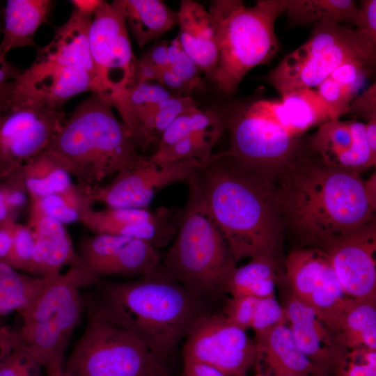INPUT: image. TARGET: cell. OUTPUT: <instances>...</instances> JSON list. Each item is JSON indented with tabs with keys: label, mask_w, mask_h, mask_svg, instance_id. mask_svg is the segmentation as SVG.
<instances>
[{
	"label": "cell",
	"mask_w": 376,
	"mask_h": 376,
	"mask_svg": "<svg viewBox=\"0 0 376 376\" xmlns=\"http://www.w3.org/2000/svg\"><path fill=\"white\" fill-rule=\"evenodd\" d=\"M310 151L327 166L359 172L375 166L376 157L368 143L365 123L331 120L308 141Z\"/></svg>",
	"instance_id": "ffe728a7"
},
{
	"label": "cell",
	"mask_w": 376,
	"mask_h": 376,
	"mask_svg": "<svg viewBox=\"0 0 376 376\" xmlns=\"http://www.w3.org/2000/svg\"><path fill=\"white\" fill-rule=\"evenodd\" d=\"M260 364L264 363L271 376H314L315 370L297 347L286 324L255 332Z\"/></svg>",
	"instance_id": "603a6c76"
},
{
	"label": "cell",
	"mask_w": 376,
	"mask_h": 376,
	"mask_svg": "<svg viewBox=\"0 0 376 376\" xmlns=\"http://www.w3.org/2000/svg\"><path fill=\"white\" fill-rule=\"evenodd\" d=\"M322 249L350 297L357 301H376L375 219Z\"/></svg>",
	"instance_id": "e0dca14e"
},
{
	"label": "cell",
	"mask_w": 376,
	"mask_h": 376,
	"mask_svg": "<svg viewBox=\"0 0 376 376\" xmlns=\"http://www.w3.org/2000/svg\"><path fill=\"white\" fill-rule=\"evenodd\" d=\"M185 376H224L215 368L199 361L184 360Z\"/></svg>",
	"instance_id": "f5cc1de1"
},
{
	"label": "cell",
	"mask_w": 376,
	"mask_h": 376,
	"mask_svg": "<svg viewBox=\"0 0 376 376\" xmlns=\"http://www.w3.org/2000/svg\"><path fill=\"white\" fill-rule=\"evenodd\" d=\"M6 180L21 185L31 201L59 193L73 185L69 173L47 150L30 159L17 174Z\"/></svg>",
	"instance_id": "484cf974"
},
{
	"label": "cell",
	"mask_w": 376,
	"mask_h": 376,
	"mask_svg": "<svg viewBox=\"0 0 376 376\" xmlns=\"http://www.w3.org/2000/svg\"><path fill=\"white\" fill-rule=\"evenodd\" d=\"M158 82L176 95L187 96L191 93L186 83L169 67L161 70Z\"/></svg>",
	"instance_id": "7dc6e473"
},
{
	"label": "cell",
	"mask_w": 376,
	"mask_h": 376,
	"mask_svg": "<svg viewBox=\"0 0 376 376\" xmlns=\"http://www.w3.org/2000/svg\"><path fill=\"white\" fill-rule=\"evenodd\" d=\"M8 219H14L6 205L2 191L0 188V221Z\"/></svg>",
	"instance_id": "94428289"
},
{
	"label": "cell",
	"mask_w": 376,
	"mask_h": 376,
	"mask_svg": "<svg viewBox=\"0 0 376 376\" xmlns=\"http://www.w3.org/2000/svg\"><path fill=\"white\" fill-rule=\"evenodd\" d=\"M83 296L85 311L92 312L135 335L165 359L185 338L203 312L200 301L159 267L137 280H98Z\"/></svg>",
	"instance_id": "277c9868"
},
{
	"label": "cell",
	"mask_w": 376,
	"mask_h": 376,
	"mask_svg": "<svg viewBox=\"0 0 376 376\" xmlns=\"http://www.w3.org/2000/svg\"><path fill=\"white\" fill-rule=\"evenodd\" d=\"M169 68L186 83L191 92L203 88L201 70L184 51L178 61Z\"/></svg>",
	"instance_id": "f6af8a7d"
},
{
	"label": "cell",
	"mask_w": 376,
	"mask_h": 376,
	"mask_svg": "<svg viewBox=\"0 0 376 376\" xmlns=\"http://www.w3.org/2000/svg\"><path fill=\"white\" fill-rule=\"evenodd\" d=\"M168 41H159L150 47L143 56L157 68L164 69L168 67Z\"/></svg>",
	"instance_id": "816d5d0a"
},
{
	"label": "cell",
	"mask_w": 376,
	"mask_h": 376,
	"mask_svg": "<svg viewBox=\"0 0 376 376\" xmlns=\"http://www.w3.org/2000/svg\"><path fill=\"white\" fill-rule=\"evenodd\" d=\"M95 93L82 101L46 149L89 190L107 178L144 163L129 128Z\"/></svg>",
	"instance_id": "5b68a950"
},
{
	"label": "cell",
	"mask_w": 376,
	"mask_h": 376,
	"mask_svg": "<svg viewBox=\"0 0 376 376\" xmlns=\"http://www.w3.org/2000/svg\"><path fill=\"white\" fill-rule=\"evenodd\" d=\"M295 341L313 366L314 376H334L348 351L340 337L293 295L283 306Z\"/></svg>",
	"instance_id": "ac0fdd59"
},
{
	"label": "cell",
	"mask_w": 376,
	"mask_h": 376,
	"mask_svg": "<svg viewBox=\"0 0 376 376\" xmlns=\"http://www.w3.org/2000/svg\"><path fill=\"white\" fill-rule=\"evenodd\" d=\"M375 63L352 61L332 72L318 87L317 93L336 119L347 114L352 100L359 94L366 79L372 75Z\"/></svg>",
	"instance_id": "d4e9b609"
},
{
	"label": "cell",
	"mask_w": 376,
	"mask_h": 376,
	"mask_svg": "<svg viewBox=\"0 0 376 376\" xmlns=\"http://www.w3.org/2000/svg\"><path fill=\"white\" fill-rule=\"evenodd\" d=\"M16 222L13 219L0 221V261L7 264Z\"/></svg>",
	"instance_id": "c3c4849f"
},
{
	"label": "cell",
	"mask_w": 376,
	"mask_h": 376,
	"mask_svg": "<svg viewBox=\"0 0 376 376\" xmlns=\"http://www.w3.org/2000/svg\"><path fill=\"white\" fill-rule=\"evenodd\" d=\"M365 189L372 206L376 208V174L375 171L366 180H364Z\"/></svg>",
	"instance_id": "680465c9"
},
{
	"label": "cell",
	"mask_w": 376,
	"mask_h": 376,
	"mask_svg": "<svg viewBox=\"0 0 376 376\" xmlns=\"http://www.w3.org/2000/svg\"><path fill=\"white\" fill-rule=\"evenodd\" d=\"M358 7L356 29L370 42L376 45V1H361Z\"/></svg>",
	"instance_id": "ee69618b"
},
{
	"label": "cell",
	"mask_w": 376,
	"mask_h": 376,
	"mask_svg": "<svg viewBox=\"0 0 376 376\" xmlns=\"http://www.w3.org/2000/svg\"><path fill=\"white\" fill-rule=\"evenodd\" d=\"M348 114L359 118L366 122L376 118V84L359 93L350 103Z\"/></svg>",
	"instance_id": "7bdbcfd3"
},
{
	"label": "cell",
	"mask_w": 376,
	"mask_h": 376,
	"mask_svg": "<svg viewBox=\"0 0 376 376\" xmlns=\"http://www.w3.org/2000/svg\"><path fill=\"white\" fill-rule=\"evenodd\" d=\"M43 277L41 290L19 313V335L24 347L47 369L63 363L70 339L85 311V302L74 269Z\"/></svg>",
	"instance_id": "30bf717a"
},
{
	"label": "cell",
	"mask_w": 376,
	"mask_h": 376,
	"mask_svg": "<svg viewBox=\"0 0 376 376\" xmlns=\"http://www.w3.org/2000/svg\"><path fill=\"white\" fill-rule=\"evenodd\" d=\"M173 95L160 84L150 81L134 83L127 90L118 111L121 121L131 131L137 148L142 146L141 125L143 119L157 104Z\"/></svg>",
	"instance_id": "d6a6232c"
},
{
	"label": "cell",
	"mask_w": 376,
	"mask_h": 376,
	"mask_svg": "<svg viewBox=\"0 0 376 376\" xmlns=\"http://www.w3.org/2000/svg\"><path fill=\"white\" fill-rule=\"evenodd\" d=\"M0 188L14 218L13 215L26 204L27 194L21 185L9 180L0 182Z\"/></svg>",
	"instance_id": "bcb514c9"
},
{
	"label": "cell",
	"mask_w": 376,
	"mask_h": 376,
	"mask_svg": "<svg viewBox=\"0 0 376 376\" xmlns=\"http://www.w3.org/2000/svg\"><path fill=\"white\" fill-rule=\"evenodd\" d=\"M52 4L49 0L7 1L0 52L6 56L12 49L33 46L34 34L47 22Z\"/></svg>",
	"instance_id": "cb8c5ba5"
},
{
	"label": "cell",
	"mask_w": 376,
	"mask_h": 376,
	"mask_svg": "<svg viewBox=\"0 0 376 376\" xmlns=\"http://www.w3.org/2000/svg\"><path fill=\"white\" fill-rule=\"evenodd\" d=\"M21 72L22 70H19L6 61L0 63V86L5 81L15 78Z\"/></svg>",
	"instance_id": "9f6ffc18"
},
{
	"label": "cell",
	"mask_w": 376,
	"mask_h": 376,
	"mask_svg": "<svg viewBox=\"0 0 376 376\" xmlns=\"http://www.w3.org/2000/svg\"><path fill=\"white\" fill-rule=\"evenodd\" d=\"M28 226L33 231L35 242L26 272L42 277L60 272L70 265L84 275L72 239L63 224L31 207Z\"/></svg>",
	"instance_id": "44dd1931"
},
{
	"label": "cell",
	"mask_w": 376,
	"mask_h": 376,
	"mask_svg": "<svg viewBox=\"0 0 376 376\" xmlns=\"http://www.w3.org/2000/svg\"><path fill=\"white\" fill-rule=\"evenodd\" d=\"M259 299L249 296L231 297L224 306V315L246 330L250 328Z\"/></svg>",
	"instance_id": "b9f144b4"
},
{
	"label": "cell",
	"mask_w": 376,
	"mask_h": 376,
	"mask_svg": "<svg viewBox=\"0 0 376 376\" xmlns=\"http://www.w3.org/2000/svg\"><path fill=\"white\" fill-rule=\"evenodd\" d=\"M329 258L325 251L317 247L297 248L288 255L285 276L292 295L308 302Z\"/></svg>",
	"instance_id": "f1b7e54d"
},
{
	"label": "cell",
	"mask_w": 376,
	"mask_h": 376,
	"mask_svg": "<svg viewBox=\"0 0 376 376\" xmlns=\"http://www.w3.org/2000/svg\"><path fill=\"white\" fill-rule=\"evenodd\" d=\"M126 25L123 0L102 1L88 30L94 71L91 92L117 111L134 83L136 63Z\"/></svg>",
	"instance_id": "4fadbf2b"
},
{
	"label": "cell",
	"mask_w": 376,
	"mask_h": 376,
	"mask_svg": "<svg viewBox=\"0 0 376 376\" xmlns=\"http://www.w3.org/2000/svg\"><path fill=\"white\" fill-rule=\"evenodd\" d=\"M81 337L63 362L72 376H169L165 359L138 337L86 311Z\"/></svg>",
	"instance_id": "8fae6325"
},
{
	"label": "cell",
	"mask_w": 376,
	"mask_h": 376,
	"mask_svg": "<svg viewBox=\"0 0 376 376\" xmlns=\"http://www.w3.org/2000/svg\"><path fill=\"white\" fill-rule=\"evenodd\" d=\"M203 164L194 159L157 163L148 157L144 163L116 174L110 183L87 193L93 203L101 202L109 208H148L160 190L174 183H188Z\"/></svg>",
	"instance_id": "9a60e30c"
},
{
	"label": "cell",
	"mask_w": 376,
	"mask_h": 376,
	"mask_svg": "<svg viewBox=\"0 0 376 376\" xmlns=\"http://www.w3.org/2000/svg\"><path fill=\"white\" fill-rule=\"evenodd\" d=\"M251 376H271V375H268L267 373H262L259 372V373H256V374H255L253 375H251Z\"/></svg>",
	"instance_id": "6125c7cd"
},
{
	"label": "cell",
	"mask_w": 376,
	"mask_h": 376,
	"mask_svg": "<svg viewBox=\"0 0 376 376\" xmlns=\"http://www.w3.org/2000/svg\"><path fill=\"white\" fill-rule=\"evenodd\" d=\"M31 203V207L63 224L79 221L84 210L93 203L86 190L74 184L63 191Z\"/></svg>",
	"instance_id": "d590c367"
},
{
	"label": "cell",
	"mask_w": 376,
	"mask_h": 376,
	"mask_svg": "<svg viewBox=\"0 0 376 376\" xmlns=\"http://www.w3.org/2000/svg\"><path fill=\"white\" fill-rule=\"evenodd\" d=\"M62 109L0 86V182L44 152L66 120Z\"/></svg>",
	"instance_id": "7c38bea8"
},
{
	"label": "cell",
	"mask_w": 376,
	"mask_h": 376,
	"mask_svg": "<svg viewBox=\"0 0 376 376\" xmlns=\"http://www.w3.org/2000/svg\"><path fill=\"white\" fill-rule=\"evenodd\" d=\"M34 242L31 228L16 223L7 265L15 270L26 272L32 258Z\"/></svg>",
	"instance_id": "f35d334b"
},
{
	"label": "cell",
	"mask_w": 376,
	"mask_h": 376,
	"mask_svg": "<svg viewBox=\"0 0 376 376\" xmlns=\"http://www.w3.org/2000/svg\"><path fill=\"white\" fill-rule=\"evenodd\" d=\"M366 134L371 152L376 157V118L365 123Z\"/></svg>",
	"instance_id": "6f0895ef"
},
{
	"label": "cell",
	"mask_w": 376,
	"mask_h": 376,
	"mask_svg": "<svg viewBox=\"0 0 376 376\" xmlns=\"http://www.w3.org/2000/svg\"><path fill=\"white\" fill-rule=\"evenodd\" d=\"M162 70L142 56L136 59L134 83L149 82L152 80L158 81Z\"/></svg>",
	"instance_id": "681fc988"
},
{
	"label": "cell",
	"mask_w": 376,
	"mask_h": 376,
	"mask_svg": "<svg viewBox=\"0 0 376 376\" xmlns=\"http://www.w3.org/2000/svg\"><path fill=\"white\" fill-rule=\"evenodd\" d=\"M250 259L248 263L233 270L227 281L226 292L231 297H275L277 273L274 258L257 256Z\"/></svg>",
	"instance_id": "83f0119b"
},
{
	"label": "cell",
	"mask_w": 376,
	"mask_h": 376,
	"mask_svg": "<svg viewBox=\"0 0 376 376\" xmlns=\"http://www.w3.org/2000/svg\"><path fill=\"white\" fill-rule=\"evenodd\" d=\"M361 61L375 63L376 45L356 29L324 21L314 24L308 39L287 54L265 76L280 96L317 88L342 64Z\"/></svg>",
	"instance_id": "9c48e42d"
},
{
	"label": "cell",
	"mask_w": 376,
	"mask_h": 376,
	"mask_svg": "<svg viewBox=\"0 0 376 376\" xmlns=\"http://www.w3.org/2000/svg\"><path fill=\"white\" fill-rule=\"evenodd\" d=\"M337 334L348 349L364 346L376 350V301L351 299L339 322Z\"/></svg>",
	"instance_id": "4dcf8cb0"
},
{
	"label": "cell",
	"mask_w": 376,
	"mask_h": 376,
	"mask_svg": "<svg viewBox=\"0 0 376 376\" xmlns=\"http://www.w3.org/2000/svg\"><path fill=\"white\" fill-rule=\"evenodd\" d=\"M19 332L2 328L0 329V361L22 343Z\"/></svg>",
	"instance_id": "f907efd6"
},
{
	"label": "cell",
	"mask_w": 376,
	"mask_h": 376,
	"mask_svg": "<svg viewBox=\"0 0 376 376\" xmlns=\"http://www.w3.org/2000/svg\"><path fill=\"white\" fill-rule=\"evenodd\" d=\"M334 376H376V350L364 346L349 349Z\"/></svg>",
	"instance_id": "74e56055"
},
{
	"label": "cell",
	"mask_w": 376,
	"mask_h": 376,
	"mask_svg": "<svg viewBox=\"0 0 376 376\" xmlns=\"http://www.w3.org/2000/svg\"><path fill=\"white\" fill-rule=\"evenodd\" d=\"M63 363H57L45 369L47 376H72L63 369Z\"/></svg>",
	"instance_id": "91938a15"
},
{
	"label": "cell",
	"mask_w": 376,
	"mask_h": 376,
	"mask_svg": "<svg viewBox=\"0 0 376 376\" xmlns=\"http://www.w3.org/2000/svg\"><path fill=\"white\" fill-rule=\"evenodd\" d=\"M196 180L236 263L274 258L281 221L270 173L246 170L212 156Z\"/></svg>",
	"instance_id": "3957f363"
},
{
	"label": "cell",
	"mask_w": 376,
	"mask_h": 376,
	"mask_svg": "<svg viewBox=\"0 0 376 376\" xmlns=\"http://www.w3.org/2000/svg\"><path fill=\"white\" fill-rule=\"evenodd\" d=\"M246 331L224 315L202 313L185 336L183 359L208 364L224 376H246L260 366L256 344Z\"/></svg>",
	"instance_id": "5bb4252c"
},
{
	"label": "cell",
	"mask_w": 376,
	"mask_h": 376,
	"mask_svg": "<svg viewBox=\"0 0 376 376\" xmlns=\"http://www.w3.org/2000/svg\"><path fill=\"white\" fill-rule=\"evenodd\" d=\"M351 299L343 288L329 260L306 304L317 317L337 334L339 322Z\"/></svg>",
	"instance_id": "1f68e13d"
},
{
	"label": "cell",
	"mask_w": 376,
	"mask_h": 376,
	"mask_svg": "<svg viewBox=\"0 0 376 376\" xmlns=\"http://www.w3.org/2000/svg\"><path fill=\"white\" fill-rule=\"evenodd\" d=\"M183 51L210 79L219 56L218 26L214 17L196 1L182 0L177 12Z\"/></svg>",
	"instance_id": "7402d4cb"
},
{
	"label": "cell",
	"mask_w": 376,
	"mask_h": 376,
	"mask_svg": "<svg viewBox=\"0 0 376 376\" xmlns=\"http://www.w3.org/2000/svg\"><path fill=\"white\" fill-rule=\"evenodd\" d=\"M79 221L95 234H111L145 240L156 249L168 245L177 233V221L166 207L108 208L82 213Z\"/></svg>",
	"instance_id": "d6986e66"
},
{
	"label": "cell",
	"mask_w": 376,
	"mask_h": 376,
	"mask_svg": "<svg viewBox=\"0 0 376 376\" xmlns=\"http://www.w3.org/2000/svg\"><path fill=\"white\" fill-rule=\"evenodd\" d=\"M27 376H40V374H37V375H27Z\"/></svg>",
	"instance_id": "be15d7a7"
},
{
	"label": "cell",
	"mask_w": 376,
	"mask_h": 376,
	"mask_svg": "<svg viewBox=\"0 0 376 376\" xmlns=\"http://www.w3.org/2000/svg\"><path fill=\"white\" fill-rule=\"evenodd\" d=\"M307 153L272 172L275 201L281 223L306 245L323 249L375 220L376 208L359 172L329 167Z\"/></svg>",
	"instance_id": "6da1fadb"
},
{
	"label": "cell",
	"mask_w": 376,
	"mask_h": 376,
	"mask_svg": "<svg viewBox=\"0 0 376 376\" xmlns=\"http://www.w3.org/2000/svg\"><path fill=\"white\" fill-rule=\"evenodd\" d=\"M158 249L127 236L95 234L84 238L77 252L87 285L104 276H143L158 269Z\"/></svg>",
	"instance_id": "2e32d148"
},
{
	"label": "cell",
	"mask_w": 376,
	"mask_h": 376,
	"mask_svg": "<svg viewBox=\"0 0 376 376\" xmlns=\"http://www.w3.org/2000/svg\"><path fill=\"white\" fill-rule=\"evenodd\" d=\"M40 366L22 343L0 361V376L40 374Z\"/></svg>",
	"instance_id": "ab89813d"
},
{
	"label": "cell",
	"mask_w": 376,
	"mask_h": 376,
	"mask_svg": "<svg viewBox=\"0 0 376 376\" xmlns=\"http://www.w3.org/2000/svg\"><path fill=\"white\" fill-rule=\"evenodd\" d=\"M126 24L142 48L177 24V12L161 0H123Z\"/></svg>",
	"instance_id": "4316f807"
},
{
	"label": "cell",
	"mask_w": 376,
	"mask_h": 376,
	"mask_svg": "<svg viewBox=\"0 0 376 376\" xmlns=\"http://www.w3.org/2000/svg\"><path fill=\"white\" fill-rule=\"evenodd\" d=\"M92 19L73 8L68 21L38 51L32 65L6 81V86L58 109L73 96L92 91L94 71L88 44Z\"/></svg>",
	"instance_id": "ba28073f"
},
{
	"label": "cell",
	"mask_w": 376,
	"mask_h": 376,
	"mask_svg": "<svg viewBox=\"0 0 376 376\" xmlns=\"http://www.w3.org/2000/svg\"><path fill=\"white\" fill-rule=\"evenodd\" d=\"M285 6V0H258L252 6L240 0L211 1L219 56L210 79L221 93L233 94L249 71L272 61L279 48L274 25Z\"/></svg>",
	"instance_id": "52a82bcc"
},
{
	"label": "cell",
	"mask_w": 376,
	"mask_h": 376,
	"mask_svg": "<svg viewBox=\"0 0 376 376\" xmlns=\"http://www.w3.org/2000/svg\"><path fill=\"white\" fill-rule=\"evenodd\" d=\"M73 8L77 11L91 16H93L102 1L100 0H74L70 1Z\"/></svg>",
	"instance_id": "db71d44e"
},
{
	"label": "cell",
	"mask_w": 376,
	"mask_h": 376,
	"mask_svg": "<svg viewBox=\"0 0 376 376\" xmlns=\"http://www.w3.org/2000/svg\"><path fill=\"white\" fill-rule=\"evenodd\" d=\"M359 7L353 0H285V13L290 25L329 21L356 24Z\"/></svg>",
	"instance_id": "f546056e"
},
{
	"label": "cell",
	"mask_w": 376,
	"mask_h": 376,
	"mask_svg": "<svg viewBox=\"0 0 376 376\" xmlns=\"http://www.w3.org/2000/svg\"><path fill=\"white\" fill-rule=\"evenodd\" d=\"M221 113L230 145L212 157L261 172L279 170L306 154V132L336 120L315 89L253 100Z\"/></svg>",
	"instance_id": "7a4b0ae2"
},
{
	"label": "cell",
	"mask_w": 376,
	"mask_h": 376,
	"mask_svg": "<svg viewBox=\"0 0 376 376\" xmlns=\"http://www.w3.org/2000/svg\"><path fill=\"white\" fill-rule=\"evenodd\" d=\"M287 322L285 310L275 297L260 298L250 329L255 333L277 325L286 324Z\"/></svg>",
	"instance_id": "60d3db41"
},
{
	"label": "cell",
	"mask_w": 376,
	"mask_h": 376,
	"mask_svg": "<svg viewBox=\"0 0 376 376\" xmlns=\"http://www.w3.org/2000/svg\"><path fill=\"white\" fill-rule=\"evenodd\" d=\"M187 205L177 221L175 240L159 269L201 300L226 292L236 262L206 207L194 175Z\"/></svg>",
	"instance_id": "8992f818"
},
{
	"label": "cell",
	"mask_w": 376,
	"mask_h": 376,
	"mask_svg": "<svg viewBox=\"0 0 376 376\" xmlns=\"http://www.w3.org/2000/svg\"><path fill=\"white\" fill-rule=\"evenodd\" d=\"M226 131L225 125L189 133L169 147L156 150L149 156L154 162H170L185 159H197L207 163L212 156V149Z\"/></svg>",
	"instance_id": "836d02e7"
},
{
	"label": "cell",
	"mask_w": 376,
	"mask_h": 376,
	"mask_svg": "<svg viewBox=\"0 0 376 376\" xmlns=\"http://www.w3.org/2000/svg\"><path fill=\"white\" fill-rule=\"evenodd\" d=\"M198 102L191 95H173L157 104L141 125L142 147L151 143L158 144L161 136L180 115L198 107Z\"/></svg>",
	"instance_id": "8d00e7d4"
},
{
	"label": "cell",
	"mask_w": 376,
	"mask_h": 376,
	"mask_svg": "<svg viewBox=\"0 0 376 376\" xmlns=\"http://www.w3.org/2000/svg\"><path fill=\"white\" fill-rule=\"evenodd\" d=\"M183 49L178 37L169 42L167 47L168 67L173 65L180 58Z\"/></svg>",
	"instance_id": "11a10c76"
},
{
	"label": "cell",
	"mask_w": 376,
	"mask_h": 376,
	"mask_svg": "<svg viewBox=\"0 0 376 376\" xmlns=\"http://www.w3.org/2000/svg\"><path fill=\"white\" fill-rule=\"evenodd\" d=\"M44 277H32L0 261V314L19 313L36 297Z\"/></svg>",
	"instance_id": "e575fe53"
}]
</instances>
